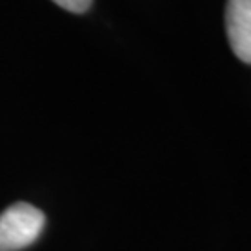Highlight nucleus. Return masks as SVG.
Instances as JSON below:
<instances>
[{
	"instance_id": "1",
	"label": "nucleus",
	"mask_w": 251,
	"mask_h": 251,
	"mask_svg": "<svg viewBox=\"0 0 251 251\" xmlns=\"http://www.w3.org/2000/svg\"><path fill=\"white\" fill-rule=\"evenodd\" d=\"M45 216L28 203H13L0 214V251H19L36 242Z\"/></svg>"
},
{
	"instance_id": "2",
	"label": "nucleus",
	"mask_w": 251,
	"mask_h": 251,
	"mask_svg": "<svg viewBox=\"0 0 251 251\" xmlns=\"http://www.w3.org/2000/svg\"><path fill=\"white\" fill-rule=\"evenodd\" d=\"M225 32L236 58L251 63V0H227Z\"/></svg>"
},
{
	"instance_id": "3",
	"label": "nucleus",
	"mask_w": 251,
	"mask_h": 251,
	"mask_svg": "<svg viewBox=\"0 0 251 251\" xmlns=\"http://www.w3.org/2000/svg\"><path fill=\"white\" fill-rule=\"evenodd\" d=\"M54 4H58L60 8L67 9L71 13H84L91 8L93 0H52Z\"/></svg>"
}]
</instances>
